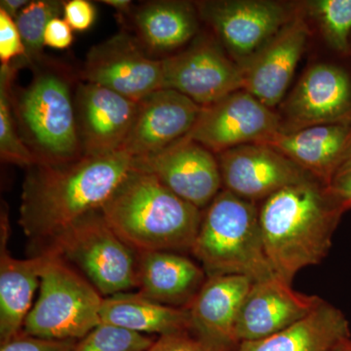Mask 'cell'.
I'll return each instance as SVG.
<instances>
[{
    "label": "cell",
    "mask_w": 351,
    "mask_h": 351,
    "mask_svg": "<svg viewBox=\"0 0 351 351\" xmlns=\"http://www.w3.org/2000/svg\"><path fill=\"white\" fill-rule=\"evenodd\" d=\"M202 107L175 90L160 89L138 101L137 115L122 151L132 158L154 156L186 137Z\"/></svg>",
    "instance_id": "17"
},
{
    "label": "cell",
    "mask_w": 351,
    "mask_h": 351,
    "mask_svg": "<svg viewBox=\"0 0 351 351\" xmlns=\"http://www.w3.org/2000/svg\"><path fill=\"white\" fill-rule=\"evenodd\" d=\"M195 5L201 19L239 66L299 16L294 6L269 0H210Z\"/></svg>",
    "instance_id": "8"
},
{
    "label": "cell",
    "mask_w": 351,
    "mask_h": 351,
    "mask_svg": "<svg viewBox=\"0 0 351 351\" xmlns=\"http://www.w3.org/2000/svg\"><path fill=\"white\" fill-rule=\"evenodd\" d=\"M254 281L241 276L207 277L189 307V334L209 351H233L240 307Z\"/></svg>",
    "instance_id": "18"
},
{
    "label": "cell",
    "mask_w": 351,
    "mask_h": 351,
    "mask_svg": "<svg viewBox=\"0 0 351 351\" xmlns=\"http://www.w3.org/2000/svg\"><path fill=\"white\" fill-rule=\"evenodd\" d=\"M216 156L223 189L257 204L286 186L313 178L267 144L239 145Z\"/></svg>",
    "instance_id": "14"
},
{
    "label": "cell",
    "mask_w": 351,
    "mask_h": 351,
    "mask_svg": "<svg viewBox=\"0 0 351 351\" xmlns=\"http://www.w3.org/2000/svg\"><path fill=\"white\" fill-rule=\"evenodd\" d=\"M280 129V115L242 89L202 108L186 137L217 156L239 145L267 144Z\"/></svg>",
    "instance_id": "11"
},
{
    "label": "cell",
    "mask_w": 351,
    "mask_h": 351,
    "mask_svg": "<svg viewBox=\"0 0 351 351\" xmlns=\"http://www.w3.org/2000/svg\"><path fill=\"white\" fill-rule=\"evenodd\" d=\"M267 145L327 186L339 166L351 156V123L279 132Z\"/></svg>",
    "instance_id": "22"
},
{
    "label": "cell",
    "mask_w": 351,
    "mask_h": 351,
    "mask_svg": "<svg viewBox=\"0 0 351 351\" xmlns=\"http://www.w3.org/2000/svg\"><path fill=\"white\" fill-rule=\"evenodd\" d=\"M132 163V156L121 149L62 165L27 168L19 225L31 242V256L45 250L78 219L100 211L130 173Z\"/></svg>",
    "instance_id": "1"
},
{
    "label": "cell",
    "mask_w": 351,
    "mask_h": 351,
    "mask_svg": "<svg viewBox=\"0 0 351 351\" xmlns=\"http://www.w3.org/2000/svg\"><path fill=\"white\" fill-rule=\"evenodd\" d=\"M78 77L140 101L163 89V61L151 56L133 34L121 31L89 50Z\"/></svg>",
    "instance_id": "10"
},
{
    "label": "cell",
    "mask_w": 351,
    "mask_h": 351,
    "mask_svg": "<svg viewBox=\"0 0 351 351\" xmlns=\"http://www.w3.org/2000/svg\"><path fill=\"white\" fill-rule=\"evenodd\" d=\"M282 110V133L328 124H350L351 82L348 73L332 64H314L306 69Z\"/></svg>",
    "instance_id": "13"
},
{
    "label": "cell",
    "mask_w": 351,
    "mask_h": 351,
    "mask_svg": "<svg viewBox=\"0 0 351 351\" xmlns=\"http://www.w3.org/2000/svg\"><path fill=\"white\" fill-rule=\"evenodd\" d=\"M73 31L64 18H54L48 23L44 32V45L53 49H68L73 43Z\"/></svg>",
    "instance_id": "35"
},
{
    "label": "cell",
    "mask_w": 351,
    "mask_h": 351,
    "mask_svg": "<svg viewBox=\"0 0 351 351\" xmlns=\"http://www.w3.org/2000/svg\"><path fill=\"white\" fill-rule=\"evenodd\" d=\"M63 16L73 31L85 32L96 20V8L87 0H69L64 2Z\"/></svg>",
    "instance_id": "32"
},
{
    "label": "cell",
    "mask_w": 351,
    "mask_h": 351,
    "mask_svg": "<svg viewBox=\"0 0 351 351\" xmlns=\"http://www.w3.org/2000/svg\"><path fill=\"white\" fill-rule=\"evenodd\" d=\"M156 339L101 323L76 343L73 351H147Z\"/></svg>",
    "instance_id": "29"
},
{
    "label": "cell",
    "mask_w": 351,
    "mask_h": 351,
    "mask_svg": "<svg viewBox=\"0 0 351 351\" xmlns=\"http://www.w3.org/2000/svg\"><path fill=\"white\" fill-rule=\"evenodd\" d=\"M133 34L151 56L179 49L195 38L199 13L195 3L175 0L149 1L134 7Z\"/></svg>",
    "instance_id": "23"
},
{
    "label": "cell",
    "mask_w": 351,
    "mask_h": 351,
    "mask_svg": "<svg viewBox=\"0 0 351 351\" xmlns=\"http://www.w3.org/2000/svg\"><path fill=\"white\" fill-rule=\"evenodd\" d=\"M0 343L10 341L22 332L32 308L34 292L40 286L41 274L49 254L20 260L8 250L10 235L8 213L2 208L0 217Z\"/></svg>",
    "instance_id": "20"
},
{
    "label": "cell",
    "mask_w": 351,
    "mask_h": 351,
    "mask_svg": "<svg viewBox=\"0 0 351 351\" xmlns=\"http://www.w3.org/2000/svg\"><path fill=\"white\" fill-rule=\"evenodd\" d=\"M331 351H351V337L339 341Z\"/></svg>",
    "instance_id": "38"
},
{
    "label": "cell",
    "mask_w": 351,
    "mask_h": 351,
    "mask_svg": "<svg viewBox=\"0 0 351 351\" xmlns=\"http://www.w3.org/2000/svg\"><path fill=\"white\" fill-rule=\"evenodd\" d=\"M350 337L345 314L323 300L313 313L292 326L267 338L240 343L233 351H331Z\"/></svg>",
    "instance_id": "24"
},
{
    "label": "cell",
    "mask_w": 351,
    "mask_h": 351,
    "mask_svg": "<svg viewBox=\"0 0 351 351\" xmlns=\"http://www.w3.org/2000/svg\"><path fill=\"white\" fill-rule=\"evenodd\" d=\"M309 36L301 15L286 25L262 49L240 64L243 89L269 108L283 100Z\"/></svg>",
    "instance_id": "19"
},
{
    "label": "cell",
    "mask_w": 351,
    "mask_h": 351,
    "mask_svg": "<svg viewBox=\"0 0 351 351\" xmlns=\"http://www.w3.org/2000/svg\"><path fill=\"white\" fill-rule=\"evenodd\" d=\"M100 211L113 232L137 253L182 254H191L203 212L154 176L133 169Z\"/></svg>",
    "instance_id": "3"
},
{
    "label": "cell",
    "mask_w": 351,
    "mask_h": 351,
    "mask_svg": "<svg viewBox=\"0 0 351 351\" xmlns=\"http://www.w3.org/2000/svg\"><path fill=\"white\" fill-rule=\"evenodd\" d=\"M306 6L331 47L341 53L350 52L351 0H313L307 1Z\"/></svg>",
    "instance_id": "28"
},
{
    "label": "cell",
    "mask_w": 351,
    "mask_h": 351,
    "mask_svg": "<svg viewBox=\"0 0 351 351\" xmlns=\"http://www.w3.org/2000/svg\"><path fill=\"white\" fill-rule=\"evenodd\" d=\"M138 292L165 306L189 308L207 280L200 265L176 252L138 253Z\"/></svg>",
    "instance_id": "21"
},
{
    "label": "cell",
    "mask_w": 351,
    "mask_h": 351,
    "mask_svg": "<svg viewBox=\"0 0 351 351\" xmlns=\"http://www.w3.org/2000/svg\"><path fill=\"white\" fill-rule=\"evenodd\" d=\"M76 339H48L21 332L10 341L2 343L0 351H73Z\"/></svg>",
    "instance_id": "31"
},
{
    "label": "cell",
    "mask_w": 351,
    "mask_h": 351,
    "mask_svg": "<svg viewBox=\"0 0 351 351\" xmlns=\"http://www.w3.org/2000/svg\"><path fill=\"white\" fill-rule=\"evenodd\" d=\"M345 213L314 178L286 186L258 204V221L269 262L292 284L298 272L319 265Z\"/></svg>",
    "instance_id": "2"
},
{
    "label": "cell",
    "mask_w": 351,
    "mask_h": 351,
    "mask_svg": "<svg viewBox=\"0 0 351 351\" xmlns=\"http://www.w3.org/2000/svg\"><path fill=\"white\" fill-rule=\"evenodd\" d=\"M22 68L20 60L0 66V157L3 162L29 168L36 159L20 137L11 103L14 80Z\"/></svg>",
    "instance_id": "26"
},
{
    "label": "cell",
    "mask_w": 351,
    "mask_h": 351,
    "mask_svg": "<svg viewBox=\"0 0 351 351\" xmlns=\"http://www.w3.org/2000/svg\"><path fill=\"white\" fill-rule=\"evenodd\" d=\"M31 68V82L13 88L11 93L21 138L39 165H62L82 158L73 91L78 73L46 57Z\"/></svg>",
    "instance_id": "4"
},
{
    "label": "cell",
    "mask_w": 351,
    "mask_h": 351,
    "mask_svg": "<svg viewBox=\"0 0 351 351\" xmlns=\"http://www.w3.org/2000/svg\"><path fill=\"white\" fill-rule=\"evenodd\" d=\"M41 274L39 295L22 332L48 339L80 341L101 324L104 297L73 265L53 252Z\"/></svg>",
    "instance_id": "6"
},
{
    "label": "cell",
    "mask_w": 351,
    "mask_h": 351,
    "mask_svg": "<svg viewBox=\"0 0 351 351\" xmlns=\"http://www.w3.org/2000/svg\"><path fill=\"white\" fill-rule=\"evenodd\" d=\"M132 169L154 176L176 195L202 211L223 189L217 156L186 137L154 156L133 159Z\"/></svg>",
    "instance_id": "12"
},
{
    "label": "cell",
    "mask_w": 351,
    "mask_h": 351,
    "mask_svg": "<svg viewBox=\"0 0 351 351\" xmlns=\"http://www.w3.org/2000/svg\"><path fill=\"white\" fill-rule=\"evenodd\" d=\"M326 188L343 211L351 209V156L339 166Z\"/></svg>",
    "instance_id": "33"
},
{
    "label": "cell",
    "mask_w": 351,
    "mask_h": 351,
    "mask_svg": "<svg viewBox=\"0 0 351 351\" xmlns=\"http://www.w3.org/2000/svg\"><path fill=\"white\" fill-rule=\"evenodd\" d=\"M101 322L140 334L160 336L189 332V308L165 306L138 293L104 298Z\"/></svg>",
    "instance_id": "25"
},
{
    "label": "cell",
    "mask_w": 351,
    "mask_h": 351,
    "mask_svg": "<svg viewBox=\"0 0 351 351\" xmlns=\"http://www.w3.org/2000/svg\"><path fill=\"white\" fill-rule=\"evenodd\" d=\"M147 351H209L189 332L160 336Z\"/></svg>",
    "instance_id": "34"
},
{
    "label": "cell",
    "mask_w": 351,
    "mask_h": 351,
    "mask_svg": "<svg viewBox=\"0 0 351 351\" xmlns=\"http://www.w3.org/2000/svg\"><path fill=\"white\" fill-rule=\"evenodd\" d=\"M191 254L207 277L241 276L256 282L277 276L263 243L258 204L226 189L203 210Z\"/></svg>",
    "instance_id": "5"
},
{
    "label": "cell",
    "mask_w": 351,
    "mask_h": 351,
    "mask_svg": "<svg viewBox=\"0 0 351 351\" xmlns=\"http://www.w3.org/2000/svg\"><path fill=\"white\" fill-rule=\"evenodd\" d=\"M44 252L73 265L104 298L137 289L138 253L113 232L101 211L78 219Z\"/></svg>",
    "instance_id": "7"
},
{
    "label": "cell",
    "mask_w": 351,
    "mask_h": 351,
    "mask_svg": "<svg viewBox=\"0 0 351 351\" xmlns=\"http://www.w3.org/2000/svg\"><path fill=\"white\" fill-rule=\"evenodd\" d=\"M323 299L298 292L276 276L252 284L240 307L235 336L239 343L267 338L313 313Z\"/></svg>",
    "instance_id": "16"
},
{
    "label": "cell",
    "mask_w": 351,
    "mask_h": 351,
    "mask_svg": "<svg viewBox=\"0 0 351 351\" xmlns=\"http://www.w3.org/2000/svg\"><path fill=\"white\" fill-rule=\"evenodd\" d=\"M100 3L106 4V5L112 7L115 10L119 11L120 14L129 15L133 10V2L130 0H103Z\"/></svg>",
    "instance_id": "37"
},
{
    "label": "cell",
    "mask_w": 351,
    "mask_h": 351,
    "mask_svg": "<svg viewBox=\"0 0 351 351\" xmlns=\"http://www.w3.org/2000/svg\"><path fill=\"white\" fill-rule=\"evenodd\" d=\"M162 61L163 89L175 90L200 107L243 89L239 64L209 36H197L186 50Z\"/></svg>",
    "instance_id": "9"
},
{
    "label": "cell",
    "mask_w": 351,
    "mask_h": 351,
    "mask_svg": "<svg viewBox=\"0 0 351 351\" xmlns=\"http://www.w3.org/2000/svg\"><path fill=\"white\" fill-rule=\"evenodd\" d=\"M29 3V1L27 0H1L0 9L5 11L14 20H16L23 9Z\"/></svg>",
    "instance_id": "36"
},
{
    "label": "cell",
    "mask_w": 351,
    "mask_h": 351,
    "mask_svg": "<svg viewBox=\"0 0 351 351\" xmlns=\"http://www.w3.org/2000/svg\"><path fill=\"white\" fill-rule=\"evenodd\" d=\"M25 48L16 21L5 11L0 9V62L8 66L17 60L25 63ZM27 66V64H25Z\"/></svg>",
    "instance_id": "30"
},
{
    "label": "cell",
    "mask_w": 351,
    "mask_h": 351,
    "mask_svg": "<svg viewBox=\"0 0 351 351\" xmlns=\"http://www.w3.org/2000/svg\"><path fill=\"white\" fill-rule=\"evenodd\" d=\"M75 104L83 156L121 151L135 121L138 101L80 80Z\"/></svg>",
    "instance_id": "15"
},
{
    "label": "cell",
    "mask_w": 351,
    "mask_h": 351,
    "mask_svg": "<svg viewBox=\"0 0 351 351\" xmlns=\"http://www.w3.org/2000/svg\"><path fill=\"white\" fill-rule=\"evenodd\" d=\"M64 2L59 0L29 1L15 20L25 48L27 68H31L45 58L44 32L51 20L63 15Z\"/></svg>",
    "instance_id": "27"
}]
</instances>
